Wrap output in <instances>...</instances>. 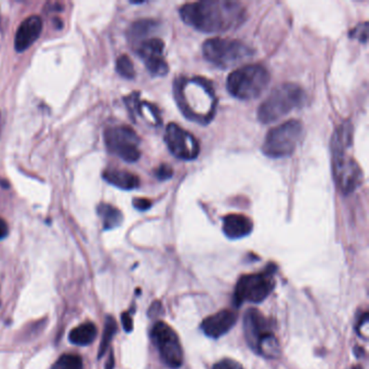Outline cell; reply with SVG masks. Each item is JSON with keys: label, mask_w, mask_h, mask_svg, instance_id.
Masks as SVG:
<instances>
[{"label": "cell", "mask_w": 369, "mask_h": 369, "mask_svg": "<svg viewBox=\"0 0 369 369\" xmlns=\"http://www.w3.org/2000/svg\"><path fill=\"white\" fill-rule=\"evenodd\" d=\"M116 70L118 74L127 79H133L135 76V66L128 55H122L116 61Z\"/></svg>", "instance_id": "23"}, {"label": "cell", "mask_w": 369, "mask_h": 369, "mask_svg": "<svg viewBox=\"0 0 369 369\" xmlns=\"http://www.w3.org/2000/svg\"><path fill=\"white\" fill-rule=\"evenodd\" d=\"M334 178L342 194L349 195L362 184L363 173L359 164L347 153L332 154Z\"/></svg>", "instance_id": "12"}, {"label": "cell", "mask_w": 369, "mask_h": 369, "mask_svg": "<svg viewBox=\"0 0 369 369\" xmlns=\"http://www.w3.org/2000/svg\"><path fill=\"white\" fill-rule=\"evenodd\" d=\"M43 30V21L37 15L26 19L19 26L15 38V48L18 53H23L39 38Z\"/></svg>", "instance_id": "15"}, {"label": "cell", "mask_w": 369, "mask_h": 369, "mask_svg": "<svg viewBox=\"0 0 369 369\" xmlns=\"http://www.w3.org/2000/svg\"><path fill=\"white\" fill-rule=\"evenodd\" d=\"M202 55L220 68H234L255 55V50L242 40L232 38H210L202 45Z\"/></svg>", "instance_id": "6"}, {"label": "cell", "mask_w": 369, "mask_h": 369, "mask_svg": "<svg viewBox=\"0 0 369 369\" xmlns=\"http://www.w3.org/2000/svg\"><path fill=\"white\" fill-rule=\"evenodd\" d=\"M158 28V23L153 20H140L133 23L130 26L129 35L130 39L133 43H142L143 39L150 35L151 32H154L155 28Z\"/></svg>", "instance_id": "20"}, {"label": "cell", "mask_w": 369, "mask_h": 369, "mask_svg": "<svg viewBox=\"0 0 369 369\" xmlns=\"http://www.w3.org/2000/svg\"><path fill=\"white\" fill-rule=\"evenodd\" d=\"M187 26L202 32H223L238 28L246 21V9L232 0H202L180 9Z\"/></svg>", "instance_id": "1"}, {"label": "cell", "mask_w": 369, "mask_h": 369, "mask_svg": "<svg viewBox=\"0 0 369 369\" xmlns=\"http://www.w3.org/2000/svg\"><path fill=\"white\" fill-rule=\"evenodd\" d=\"M271 82L269 70L261 64L245 65L227 78V87L240 100H254L265 93Z\"/></svg>", "instance_id": "4"}, {"label": "cell", "mask_w": 369, "mask_h": 369, "mask_svg": "<svg viewBox=\"0 0 369 369\" xmlns=\"http://www.w3.org/2000/svg\"><path fill=\"white\" fill-rule=\"evenodd\" d=\"M165 142L171 154L179 160H193L200 154L196 138L173 122L166 128Z\"/></svg>", "instance_id": "11"}, {"label": "cell", "mask_w": 369, "mask_h": 369, "mask_svg": "<svg viewBox=\"0 0 369 369\" xmlns=\"http://www.w3.org/2000/svg\"><path fill=\"white\" fill-rule=\"evenodd\" d=\"M103 179L120 190L131 191L140 185V179L133 172L122 169H108L103 172Z\"/></svg>", "instance_id": "17"}, {"label": "cell", "mask_w": 369, "mask_h": 369, "mask_svg": "<svg viewBox=\"0 0 369 369\" xmlns=\"http://www.w3.org/2000/svg\"><path fill=\"white\" fill-rule=\"evenodd\" d=\"M97 214L100 216L103 227L106 231L120 227L122 225V220H124V216H122L120 210H118L117 208L114 207L112 205L105 204V202L97 206Z\"/></svg>", "instance_id": "19"}, {"label": "cell", "mask_w": 369, "mask_h": 369, "mask_svg": "<svg viewBox=\"0 0 369 369\" xmlns=\"http://www.w3.org/2000/svg\"><path fill=\"white\" fill-rule=\"evenodd\" d=\"M133 204L135 209L141 210V211L150 209L151 206H152L151 200H146V198H135Z\"/></svg>", "instance_id": "27"}, {"label": "cell", "mask_w": 369, "mask_h": 369, "mask_svg": "<svg viewBox=\"0 0 369 369\" xmlns=\"http://www.w3.org/2000/svg\"><path fill=\"white\" fill-rule=\"evenodd\" d=\"M303 135L305 128L302 122L299 120H288L269 130L262 145V152L267 158H288L294 154Z\"/></svg>", "instance_id": "7"}, {"label": "cell", "mask_w": 369, "mask_h": 369, "mask_svg": "<svg viewBox=\"0 0 369 369\" xmlns=\"http://www.w3.org/2000/svg\"><path fill=\"white\" fill-rule=\"evenodd\" d=\"M223 232L231 240H238L252 232V219L240 214H231L223 218Z\"/></svg>", "instance_id": "16"}, {"label": "cell", "mask_w": 369, "mask_h": 369, "mask_svg": "<svg viewBox=\"0 0 369 369\" xmlns=\"http://www.w3.org/2000/svg\"><path fill=\"white\" fill-rule=\"evenodd\" d=\"M350 36L352 38H357L361 43H367V39H368V23L365 22L363 24H359L357 28H355L354 30L350 32Z\"/></svg>", "instance_id": "24"}, {"label": "cell", "mask_w": 369, "mask_h": 369, "mask_svg": "<svg viewBox=\"0 0 369 369\" xmlns=\"http://www.w3.org/2000/svg\"><path fill=\"white\" fill-rule=\"evenodd\" d=\"M97 330L93 323L79 325L70 332V341L76 346H88L93 343L97 337Z\"/></svg>", "instance_id": "18"}, {"label": "cell", "mask_w": 369, "mask_h": 369, "mask_svg": "<svg viewBox=\"0 0 369 369\" xmlns=\"http://www.w3.org/2000/svg\"><path fill=\"white\" fill-rule=\"evenodd\" d=\"M173 175V169L167 164H162L158 169L155 170V176L160 181L169 180Z\"/></svg>", "instance_id": "26"}, {"label": "cell", "mask_w": 369, "mask_h": 369, "mask_svg": "<svg viewBox=\"0 0 369 369\" xmlns=\"http://www.w3.org/2000/svg\"><path fill=\"white\" fill-rule=\"evenodd\" d=\"M9 232V229H8L7 223H6L5 220L0 218V240H3L8 235Z\"/></svg>", "instance_id": "29"}, {"label": "cell", "mask_w": 369, "mask_h": 369, "mask_svg": "<svg viewBox=\"0 0 369 369\" xmlns=\"http://www.w3.org/2000/svg\"><path fill=\"white\" fill-rule=\"evenodd\" d=\"M212 369H244V367L240 363L236 362L235 359H225L216 363Z\"/></svg>", "instance_id": "25"}, {"label": "cell", "mask_w": 369, "mask_h": 369, "mask_svg": "<svg viewBox=\"0 0 369 369\" xmlns=\"http://www.w3.org/2000/svg\"><path fill=\"white\" fill-rule=\"evenodd\" d=\"M307 102V93L299 85L286 83L275 88L258 108V120L262 124L277 122L292 111Z\"/></svg>", "instance_id": "3"}, {"label": "cell", "mask_w": 369, "mask_h": 369, "mask_svg": "<svg viewBox=\"0 0 369 369\" xmlns=\"http://www.w3.org/2000/svg\"><path fill=\"white\" fill-rule=\"evenodd\" d=\"M117 332V324L112 316L106 317L105 319L104 332H103L102 339H101L100 348H99V359L105 354L108 351L111 342L114 338L115 334Z\"/></svg>", "instance_id": "21"}, {"label": "cell", "mask_w": 369, "mask_h": 369, "mask_svg": "<svg viewBox=\"0 0 369 369\" xmlns=\"http://www.w3.org/2000/svg\"><path fill=\"white\" fill-rule=\"evenodd\" d=\"M153 341L160 351V357L169 368L178 369L183 364V350L179 337L169 325L158 322L152 328Z\"/></svg>", "instance_id": "10"}, {"label": "cell", "mask_w": 369, "mask_h": 369, "mask_svg": "<svg viewBox=\"0 0 369 369\" xmlns=\"http://www.w3.org/2000/svg\"><path fill=\"white\" fill-rule=\"evenodd\" d=\"M122 326H124V330L125 332H133V321L130 316L129 313L125 312L122 314Z\"/></svg>", "instance_id": "28"}, {"label": "cell", "mask_w": 369, "mask_h": 369, "mask_svg": "<svg viewBox=\"0 0 369 369\" xmlns=\"http://www.w3.org/2000/svg\"><path fill=\"white\" fill-rule=\"evenodd\" d=\"M273 272L256 273L243 275L235 288L234 299L236 305H242L245 301L259 303L269 297L274 288Z\"/></svg>", "instance_id": "9"}, {"label": "cell", "mask_w": 369, "mask_h": 369, "mask_svg": "<svg viewBox=\"0 0 369 369\" xmlns=\"http://www.w3.org/2000/svg\"><path fill=\"white\" fill-rule=\"evenodd\" d=\"M115 366V359L113 352H111L110 357H108V363L105 365V369H114Z\"/></svg>", "instance_id": "30"}, {"label": "cell", "mask_w": 369, "mask_h": 369, "mask_svg": "<svg viewBox=\"0 0 369 369\" xmlns=\"http://www.w3.org/2000/svg\"><path fill=\"white\" fill-rule=\"evenodd\" d=\"M236 321V313L231 310H223L204 319V322L202 323V330L208 337L217 339L229 332Z\"/></svg>", "instance_id": "14"}, {"label": "cell", "mask_w": 369, "mask_h": 369, "mask_svg": "<svg viewBox=\"0 0 369 369\" xmlns=\"http://www.w3.org/2000/svg\"><path fill=\"white\" fill-rule=\"evenodd\" d=\"M352 369H362V367L357 366V367H354V368H352Z\"/></svg>", "instance_id": "31"}, {"label": "cell", "mask_w": 369, "mask_h": 369, "mask_svg": "<svg viewBox=\"0 0 369 369\" xmlns=\"http://www.w3.org/2000/svg\"><path fill=\"white\" fill-rule=\"evenodd\" d=\"M104 140L108 150L122 160L135 162L140 158V138L129 126L108 128L105 130Z\"/></svg>", "instance_id": "8"}, {"label": "cell", "mask_w": 369, "mask_h": 369, "mask_svg": "<svg viewBox=\"0 0 369 369\" xmlns=\"http://www.w3.org/2000/svg\"><path fill=\"white\" fill-rule=\"evenodd\" d=\"M244 334L249 347L261 357L275 359L280 355L278 340L259 310L249 309L245 312Z\"/></svg>", "instance_id": "5"}, {"label": "cell", "mask_w": 369, "mask_h": 369, "mask_svg": "<svg viewBox=\"0 0 369 369\" xmlns=\"http://www.w3.org/2000/svg\"><path fill=\"white\" fill-rule=\"evenodd\" d=\"M53 369H84L83 359L79 355L64 354L57 359Z\"/></svg>", "instance_id": "22"}, {"label": "cell", "mask_w": 369, "mask_h": 369, "mask_svg": "<svg viewBox=\"0 0 369 369\" xmlns=\"http://www.w3.org/2000/svg\"><path fill=\"white\" fill-rule=\"evenodd\" d=\"M165 44L160 38H149L143 40L137 48L139 57L142 59L151 75L162 77L167 75L169 66L164 57Z\"/></svg>", "instance_id": "13"}, {"label": "cell", "mask_w": 369, "mask_h": 369, "mask_svg": "<svg viewBox=\"0 0 369 369\" xmlns=\"http://www.w3.org/2000/svg\"><path fill=\"white\" fill-rule=\"evenodd\" d=\"M175 93L178 105L187 118L207 124L215 116L217 99L215 90L207 79H178Z\"/></svg>", "instance_id": "2"}]
</instances>
